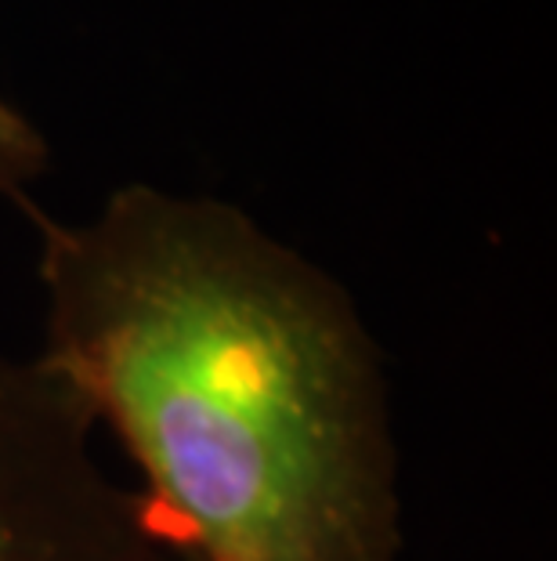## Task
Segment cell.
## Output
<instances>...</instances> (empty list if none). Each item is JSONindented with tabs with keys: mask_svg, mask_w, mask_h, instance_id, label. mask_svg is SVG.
Instances as JSON below:
<instances>
[{
	"mask_svg": "<svg viewBox=\"0 0 557 561\" xmlns=\"http://www.w3.org/2000/svg\"><path fill=\"white\" fill-rule=\"evenodd\" d=\"M37 225V366L174 561H406L384 355L351 294L214 196L130 182Z\"/></svg>",
	"mask_w": 557,
	"mask_h": 561,
	"instance_id": "6da1fadb",
	"label": "cell"
},
{
	"mask_svg": "<svg viewBox=\"0 0 557 561\" xmlns=\"http://www.w3.org/2000/svg\"><path fill=\"white\" fill-rule=\"evenodd\" d=\"M94 435L37 359L0 348V561H174Z\"/></svg>",
	"mask_w": 557,
	"mask_h": 561,
	"instance_id": "7a4b0ae2",
	"label": "cell"
},
{
	"mask_svg": "<svg viewBox=\"0 0 557 561\" xmlns=\"http://www.w3.org/2000/svg\"><path fill=\"white\" fill-rule=\"evenodd\" d=\"M51 163V149L26 113H19L0 94V196L22 203L26 188L37 182Z\"/></svg>",
	"mask_w": 557,
	"mask_h": 561,
	"instance_id": "3957f363",
	"label": "cell"
}]
</instances>
